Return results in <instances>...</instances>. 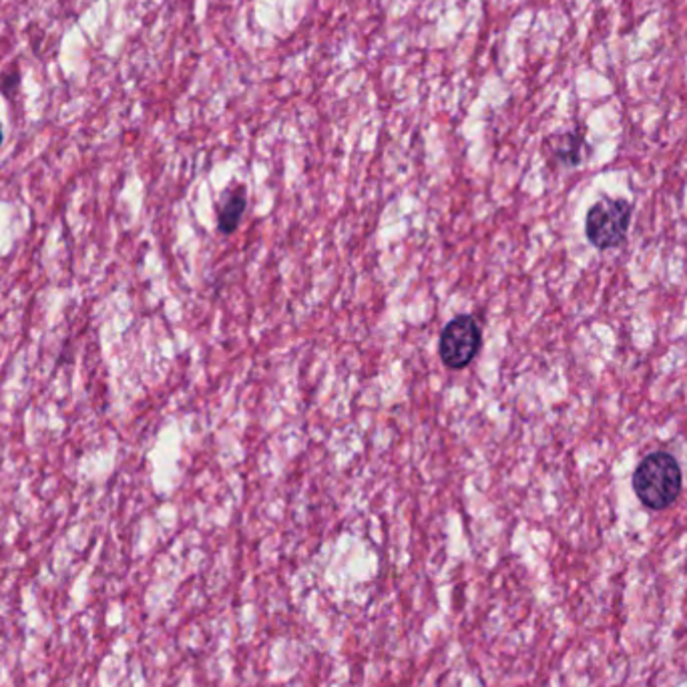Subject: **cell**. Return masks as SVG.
Here are the masks:
<instances>
[{
	"instance_id": "6da1fadb",
	"label": "cell",
	"mask_w": 687,
	"mask_h": 687,
	"mask_svg": "<svg viewBox=\"0 0 687 687\" xmlns=\"http://www.w3.org/2000/svg\"><path fill=\"white\" fill-rule=\"evenodd\" d=\"M681 469L671 452H649L637 464L634 473V491L642 505L652 511H664L674 505L681 493Z\"/></svg>"
},
{
	"instance_id": "7a4b0ae2",
	"label": "cell",
	"mask_w": 687,
	"mask_h": 687,
	"mask_svg": "<svg viewBox=\"0 0 687 687\" xmlns=\"http://www.w3.org/2000/svg\"><path fill=\"white\" fill-rule=\"evenodd\" d=\"M634 205L627 199L603 197L593 204L585 217V234L597 249H609L619 246L632 224Z\"/></svg>"
},
{
	"instance_id": "3957f363",
	"label": "cell",
	"mask_w": 687,
	"mask_h": 687,
	"mask_svg": "<svg viewBox=\"0 0 687 687\" xmlns=\"http://www.w3.org/2000/svg\"><path fill=\"white\" fill-rule=\"evenodd\" d=\"M481 344L483 334L473 316H457L442 330L439 355L447 368L462 370L476 358Z\"/></svg>"
},
{
	"instance_id": "277c9868",
	"label": "cell",
	"mask_w": 687,
	"mask_h": 687,
	"mask_svg": "<svg viewBox=\"0 0 687 687\" xmlns=\"http://www.w3.org/2000/svg\"><path fill=\"white\" fill-rule=\"evenodd\" d=\"M246 212V197L242 192L232 194V197H227L226 204L219 212V219H217V226L222 234H232L236 232L239 222H242V215Z\"/></svg>"
},
{
	"instance_id": "5b68a950",
	"label": "cell",
	"mask_w": 687,
	"mask_h": 687,
	"mask_svg": "<svg viewBox=\"0 0 687 687\" xmlns=\"http://www.w3.org/2000/svg\"><path fill=\"white\" fill-rule=\"evenodd\" d=\"M583 150H585V140L580 133H563L555 143V157L565 165H580L583 162Z\"/></svg>"
},
{
	"instance_id": "8992f818",
	"label": "cell",
	"mask_w": 687,
	"mask_h": 687,
	"mask_svg": "<svg viewBox=\"0 0 687 687\" xmlns=\"http://www.w3.org/2000/svg\"><path fill=\"white\" fill-rule=\"evenodd\" d=\"M0 145H2V125H0Z\"/></svg>"
}]
</instances>
